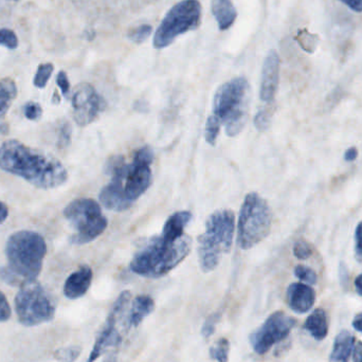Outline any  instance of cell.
Masks as SVG:
<instances>
[{
  "mask_svg": "<svg viewBox=\"0 0 362 362\" xmlns=\"http://www.w3.org/2000/svg\"><path fill=\"white\" fill-rule=\"evenodd\" d=\"M0 169L38 189H54L68 180L67 170L61 161L17 140H8L0 146Z\"/></svg>",
  "mask_w": 362,
  "mask_h": 362,
  "instance_id": "6da1fadb",
  "label": "cell"
},
{
  "mask_svg": "<svg viewBox=\"0 0 362 362\" xmlns=\"http://www.w3.org/2000/svg\"><path fill=\"white\" fill-rule=\"evenodd\" d=\"M46 255V240L37 232L29 230L15 232L6 240L8 267L0 272V276L13 285L36 280L42 272Z\"/></svg>",
  "mask_w": 362,
  "mask_h": 362,
  "instance_id": "7a4b0ae2",
  "label": "cell"
},
{
  "mask_svg": "<svg viewBox=\"0 0 362 362\" xmlns=\"http://www.w3.org/2000/svg\"><path fill=\"white\" fill-rule=\"evenodd\" d=\"M191 247V238L185 234L175 240L159 236L136 253L129 268L146 278H161L180 265L189 255Z\"/></svg>",
  "mask_w": 362,
  "mask_h": 362,
  "instance_id": "3957f363",
  "label": "cell"
},
{
  "mask_svg": "<svg viewBox=\"0 0 362 362\" xmlns=\"http://www.w3.org/2000/svg\"><path fill=\"white\" fill-rule=\"evenodd\" d=\"M234 228L235 217L232 211L219 210L210 215L206 223V232L198 238V257L202 272H213L221 257L229 252Z\"/></svg>",
  "mask_w": 362,
  "mask_h": 362,
  "instance_id": "277c9868",
  "label": "cell"
},
{
  "mask_svg": "<svg viewBox=\"0 0 362 362\" xmlns=\"http://www.w3.org/2000/svg\"><path fill=\"white\" fill-rule=\"evenodd\" d=\"M213 116L225 125L226 134L235 137L248 118V82L235 78L219 87L213 102Z\"/></svg>",
  "mask_w": 362,
  "mask_h": 362,
  "instance_id": "5b68a950",
  "label": "cell"
},
{
  "mask_svg": "<svg viewBox=\"0 0 362 362\" xmlns=\"http://www.w3.org/2000/svg\"><path fill=\"white\" fill-rule=\"evenodd\" d=\"M272 214L267 202L259 194L249 193L243 202L238 219V242L247 250L259 244L270 233Z\"/></svg>",
  "mask_w": 362,
  "mask_h": 362,
  "instance_id": "8992f818",
  "label": "cell"
},
{
  "mask_svg": "<svg viewBox=\"0 0 362 362\" xmlns=\"http://www.w3.org/2000/svg\"><path fill=\"white\" fill-rule=\"evenodd\" d=\"M64 215L76 230L71 236L72 244L93 242L107 228V218L102 214L101 206L90 198L72 200L64 210Z\"/></svg>",
  "mask_w": 362,
  "mask_h": 362,
  "instance_id": "52a82bcc",
  "label": "cell"
},
{
  "mask_svg": "<svg viewBox=\"0 0 362 362\" xmlns=\"http://www.w3.org/2000/svg\"><path fill=\"white\" fill-rule=\"evenodd\" d=\"M15 310L19 322L36 327L54 318L55 306L50 296L36 280L25 281L15 297Z\"/></svg>",
  "mask_w": 362,
  "mask_h": 362,
  "instance_id": "ba28073f",
  "label": "cell"
},
{
  "mask_svg": "<svg viewBox=\"0 0 362 362\" xmlns=\"http://www.w3.org/2000/svg\"><path fill=\"white\" fill-rule=\"evenodd\" d=\"M202 6L198 0H182L165 15L153 38V46L163 49L175 42L178 36L199 27Z\"/></svg>",
  "mask_w": 362,
  "mask_h": 362,
  "instance_id": "9c48e42d",
  "label": "cell"
},
{
  "mask_svg": "<svg viewBox=\"0 0 362 362\" xmlns=\"http://www.w3.org/2000/svg\"><path fill=\"white\" fill-rule=\"evenodd\" d=\"M295 325V319L287 316L285 313H274L251 334L249 340L253 350L257 354H266L274 344L286 339Z\"/></svg>",
  "mask_w": 362,
  "mask_h": 362,
  "instance_id": "30bf717a",
  "label": "cell"
},
{
  "mask_svg": "<svg viewBox=\"0 0 362 362\" xmlns=\"http://www.w3.org/2000/svg\"><path fill=\"white\" fill-rule=\"evenodd\" d=\"M132 295L129 291H123L122 293H120L110 310L103 329L95 340V346H93L87 362H95L103 355L107 349L112 348V346H118V344H120L121 338L117 331V325H118L119 318L127 310Z\"/></svg>",
  "mask_w": 362,
  "mask_h": 362,
  "instance_id": "8fae6325",
  "label": "cell"
},
{
  "mask_svg": "<svg viewBox=\"0 0 362 362\" xmlns=\"http://www.w3.org/2000/svg\"><path fill=\"white\" fill-rule=\"evenodd\" d=\"M74 118L76 124L87 127L91 124L105 108V101L88 83L76 86L72 95Z\"/></svg>",
  "mask_w": 362,
  "mask_h": 362,
  "instance_id": "7c38bea8",
  "label": "cell"
},
{
  "mask_svg": "<svg viewBox=\"0 0 362 362\" xmlns=\"http://www.w3.org/2000/svg\"><path fill=\"white\" fill-rule=\"evenodd\" d=\"M129 165L124 163L115 169L110 174L112 181L100 193V202L108 210L121 212L133 204V200L127 198L124 191V181L129 173Z\"/></svg>",
  "mask_w": 362,
  "mask_h": 362,
  "instance_id": "4fadbf2b",
  "label": "cell"
},
{
  "mask_svg": "<svg viewBox=\"0 0 362 362\" xmlns=\"http://www.w3.org/2000/svg\"><path fill=\"white\" fill-rule=\"evenodd\" d=\"M280 57L276 50L269 51L262 69L259 97L263 102L272 103L278 90L280 80Z\"/></svg>",
  "mask_w": 362,
  "mask_h": 362,
  "instance_id": "5bb4252c",
  "label": "cell"
},
{
  "mask_svg": "<svg viewBox=\"0 0 362 362\" xmlns=\"http://www.w3.org/2000/svg\"><path fill=\"white\" fill-rule=\"evenodd\" d=\"M153 175L150 165L132 163L125 178L124 191L127 198L136 200L146 193L152 185Z\"/></svg>",
  "mask_w": 362,
  "mask_h": 362,
  "instance_id": "9a60e30c",
  "label": "cell"
},
{
  "mask_svg": "<svg viewBox=\"0 0 362 362\" xmlns=\"http://www.w3.org/2000/svg\"><path fill=\"white\" fill-rule=\"evenodd\" d=\"M316 301V293L312 287L303 283H293L287 289L289 308L297 314L310 312Z\"/></svg>",
  "mask_w": 362,
  "mask_h": 362,
  "instance_id": "2e32d148",
  "label": "cell"
},
{
  "mask_svg": "<svg viewBox=\"0 0 362 362\" xmlns=\"http://www.w3.org/2000/svg\"><path fill=\"white\" fill-rule=\"evenodd\" d=\"M93 270L89 266H82L72 272L64 285V295L70 300L78 299L86 295L93 282Z\"/></svg>",
  "mask_w": 362,
  "mask_h": 362,
  "instance_id": "e0dca14e",
  "label": "cell"
},
{
  "mask_svg": "<svg viewBox=\"0 0 362 362\" xmlns=\"http://www.w3.org/2000/svg\"><path fill=\"white\" fill-rule=\"evenodd\" d=\"M212 13L221 31L231 28L238 17V11L232 0H213Z\"/></svg>",
  "mask_w": 362,
  "mask_h": 362,
  "instance_id": "ac0fdd59",
  "label": "cell"
},
{
  "mask_svg": "<svg viewBox=\"0 0 362 362\" xmlns=\"http://www.w3.org/2000/svg\"><path fill=\"white\" fill-rule=\"evenodd\" d=\"M191 218L192 214L187 211L174 213L165 223L161 236L167 240H177L183 235L185 228L187 227Z\"/></svg>",
  "mask_w": 362,
  "mask_h": 362,
  "instance_id": "d6986e66",
  "label": "cell"
},
{
  "mask_svg": "<svg viewBox=\"0 0 362 362\" xmlns=\"http://www.w3.org/2000/svg\"><path fill=\"white\" fill-rule=\"evenodd\" d=\"M155 308L154 300L148 296L142 295L138 296L135 300H134L133 305L131 308V314L129 316V327H137L141 325L142 321L152 314L153 310Z\"/></svg>",
  "mask_w": 362,
  "mask_h": 362,
  "instance_id": "ffe728a7",
  "label": "cell"
},
{
  "mask_svg": "<svg viewBox=\"0 0 362 362\" xmlns=\"http://www.w3.org/2000/svg\"><path fill=\"white\" fill-rule=\"evenodd\" d=\"M355 338L348 331H342L338 334L334 342L333 351H332L329 361L331 362H348L354 349Z\"/></svg>",
  "mask_w": 362,
  "mask_h": 362,
  "instance_id": "44dd1931",
  "label": "cell"
},
{
  "mask_svg": "<svg viewBox=\"0 0 362 362\" xmlns=\"http://www.w3.org/2000/svg\"><path fill=\"white\" fill-rule=\"evenodd\" d=\"M304 329H306L318 341L325 339L329 333L327 313L321 308L315 310L306 319Z\"/></svg>",
  "mask_w": 362,
  "mask_h": 362,
  "instance_id": "7402d4cb",
  "label": "cell"
},
{
  "mask_svg": "<svg viewBox=\"0 0 362 362\" xmlns=\"http://www.w3.org/2000/svg\"><path fill=\"white\" fill-rule=\"evenodd\" d=\"M17 86L10 78L0 80V119L6 116L14 100L16 99Z\"/></svg>",
  "mask_w": 362,
  "mask_h": 362,
  "instance_id": "603a6c76",
  "label": "cell"
},
{
  "mask_svg": "<svg viewBox=\"0 0 362 362\" xmlns=\"http://www.w3.org/2000/svg\"><path fill=\"white\" fill-rule=\"evenodd\" d=\"M230 342L227 338H221L212 348L210 349L211 358L217 362L229 361Z\"/></svg>",
  "mask_w": 362,
  "mask_h": 362,
  "instance_id": "cb8c5ba5",
  "label": "cell"
},
{
  "mask_svg": "<svg viewBox=\"0 0 362 362\" xmlns=\"http://www.w3.org/2000/svg\"><path fill=\"white\" fill-rule=\"evenodd\" d=\"M53 70H54V66L51 63L42 64L38 66L37 71L34 76V86L37 88H45L52 76Z\"/></svg>",
  "mask_w": 362,
  "mask_h": 362,
  "instance_id": "d4e9b609",
  "label": "cell"
},
{
  "mask_svg": "<svg viewBox=\"0 0 362 362\" xmlns=\"http://www.w3.org/2000/svg\"><path fill=\"white\" fill-rule=\"evenodd\" d=\"M221 123L219 122L218 119L215 118L214 116H210L206 120V131H204V138L206 141L210 146H215L216 144L217 137H218L219 132H221Z\"/></svg>",
  "mask_w": 362,
  "mask_h": 362,
  "instance_id": "484cf974",
  "label": "cell"
},
{
  "mask_svg": "<svg viewBox=\"0 0 362 362\" xmlns=\"http://www.w3.org/2000/svg\"><path fill=\"white\" fill-rule=\"evenodd\" d=\"M81 351L78 346L61 348L54 353V358L59 362H74L80 356Z\"/></svg>",
  "mask_w": 362,
  "mask_h": 362,
  "instance_id": "4316f807",
  "label": "cell"
},
{
  "mask_svg": "<svg viewBox=\"0 0 362 362\" xmlns=\"http://www.w3.org/2000/svg\"><path fill=\"white\" fill-rule=\"evenodd\" d=\"M23 115L30 121H38L42 116V108L37 102L30 101L23 105Z\"/></svg>",
  "mask_w": 362,
  "mask_h": 362,
  "instance_id": "83f0119b",
  "label": "cell"
},
{
  "mask_svg": "<svg viewBox=\"0 0 362 362\" xmlns=\"http://www.w3.org/2000/svg\"><path fill=\"white\" fill-rule=\"evenodd\" d=\"M153 28L150 25H142L140 27L136 28L133 31L129 32V40H133L134 42L141 44L144 40H148L152 34Z\"/></svg>",
  "mask_w": 362,
  "mask_h": 362,
  "instance_id": "f1b7e54d",
  "label": "cell"
},
{
  "mask_svg": "<svg viewBox=\"0 0 362 362\" xmlns=\"http://www.w3.org/2000/svg\"><path fill=\"white\" fill-rule=\"evenodd\" d=\"M295 276L302 282H305L310 285L316 284L317 280H318L316 272L303 265H299L295 268Z\"/></svg>",
  "mask_w": 362,
  "mask_h": 362,
  "instance_id": "f546056e",
  "label": "cell"
},
{
  "mask_svg": "<svg viewBox=\"0 0 362 362\" xmlns=\"http://www.w3.org/2000/svg\"><path fill=\"white\" fill-rule=\"evenodd\" d=\"M0 46L6 47L11 50L16 49L18 47V38L16 34L12 30L0 28Z\"/></svg>",
  "mask_w": 362,
  "mask_h": 362,
  "instance_id": "4dcf8cb0",
  "label": "cell"
},
{
  "mask_svg": "<svg viewBox=\"0 0 362 362\" xmlns=\"http://www.w3.org/2000/svg\"><path fill=\"white\" fill-rule=\"evenodd\" d=\"M313 252H314V249H313L312 245L306 240H298L293 246V255L299 259H310Z\"/></svg>",
  "mask_w": 362,
  "mask_h": 362,
  "instance_id": "1f68e13d",
  "label": "cell"
},
{
  "mask_svg": "<svg viewBox=\"0 0 362 362\" xmlns=\"http://www.w3.org/2000/svg\"><path fill=\"white\" fill-rule=\"evenodd\" d=\"M153 160H154V152L150 146H144V148L137 151L135 157H134L133 163L151 165Z\"/></svg>",
  "mask_w": 362,
  "mask_h": 362,
  "instance_id": "d6a6232c",
  "label": "cell"
},
{
  "mask_svg": "<svg viewBox=\"0 0 362 362\" xmlns=\"http://www.w3.org/2000/svg\"><path fill=\"white\" fill-rule=\"evenodd\" d=\"M272 122V112L268 110H261L255 117V125L259 131L264 132L269 127Z\"/></svg>",
  "mask_w": 362,
  "mask_h": 362,
  "instance_id": "836d02e7",
  "label": "cell"
},
{
  "mask_svg": "<svg viewBox=\"0 0 362 362\" xmlns=\"http://www.w3.org/2000/svg\"><path fill=\"white\" fill-rule=\"evenodd\" d=\"M71 127H70L69 123H63L59 127V137H57V140H59L57 144H59V148H64L69 146L70 141H71Z\"/></svg>",
  "mask_w": 362,
  "mask_h": 362,
  "instance_id": "e575fe53",
  "label": "cell"
},
{
  "mask_svg": "<svg viewBox=\"0 0 362 362\" xmlns=\"http://www.w3.org/2000/svg\"><path fill=\"white\" fill-rule=\"evenodd\" d=\"M221 320V315L219 314H213L206 319L204 325H202V334L206 339L210 338L211 336L214 334L215 327H216L217 323Z\"/></svg>",
  "mask_w": 362,
  "mask_h": 362,
  "instance_id": "d590c367",
  "label": "cell"
},
{
  "mask_svg": "<svg viewBox=\"0 0 362 362\" xmlns=\"http://www.w3.org/2000/svg\"><path fill=\"white\" fill-rule=\"evenodd\" d=\"M57 86L61 89L62 93L64 97H69L70 93V82L68 80L67 74L65 71H59L57 76Z\"/></svg>",
  "mask_w": 362,
  "mask_h": 362,
  "instance_id": "8d00e7d4",
  "label": "cell"
},
{
  "mask_svg": "<svg viewBox=\"0 0 362 362\" xmlns=\"http://www.w3.org/2000/svg\"><path fill=\"white\" fill-rule=\"evenodd\" d=\"M11 308L8 305V300L2 291H0V322L8 321L11 318Z\"/></svg>",
  "mask_w": 362,
  "mask_h": 362,
  "instance_id": "74e56055",
  "label": "cell"
},
{
  "mask_svg": "<svg viewBox=\"0 0 362 362\" xmlns=\"http://www.w3.org/2000/svg\"><path fill=\"white\" fill-rule=\"evenodd\" d=\"M355 257L357 261L362 262V221L358 223L355 231Z\"/></svg>",
  "mask_w": 362,
  "mask_h": 362,
  "instance_id": "f35d334b",
  "label": "cell"
},
{
  "mask_svg": "<svg viewBox=\"0 0 362 362\" xmlns=\"http://www.w3.org/2000/svg\"><path fill=\"white\" fill-rule=\"evenodd\" d=\"M340 1L355 12H362V0H340Z\"/></svg>",
  "mask_w": 362,
  "mask_h": 362,
  "instance_id": "ab89813d",
  "label": "cell"
},
{
  "mask_svg": "<svg viewBox=\"0 0 362 362\" xmlns=\"http://www.w3.org/2000/svg\"><path fill=\"white\" fill-rule=\"evenodd\" d=\"M357 156H358V150H357L355 146H353V148H349V150L344 153V160L352 163V161H354L355 159L357 158Z\"/></svg>",
  "mask_w": 362,
  "mask_h": 362,
  "instance_id": "60d3db41",
  "label": "cell"
},
{
  "mask_svg": "<svg viewBox=\"0 0 362 362\" xmlns=\"http://www.w3.org/2000/svg\"><path fill=\"white\" fill-rule=\"evenodd\" d=\"M353 362H362V342L358 341L353 351Z\"/></svg>",
  "mask_w": 362,
  "mask_h": 362,
  "instance_id": "b9f144b4",
  "label": "cell"
},
{
  "mask_svg": "<svg viewBox=\"0 0 362 362\" xmlns=\"http://www.w3.org/2000/svg\"><path fill=\"white\" fill-rule=\"evenodd\" d=\"M8 216V206L4 202H0V223H4Z\"/></svg>",
  "mask_w": 362,
  "mask_h": 362,
  "instance_id": "7bdbcfd3",
  "label": "cell"
},
{
  "mask_svg": "<svg viewBox=\"0 0 362 362\" xmlns=\"http://www.w3.org/2000/svg\"><path fill=\"white\" fill-rule=\"evenodd\" d=\"M353 327H354L357 332L362 334V313L355 317L354 320H353Z\"/></svg>",
  "mask_w": 362,
  "mask_h": 362,
  "instance_id": "ee69618b",
  "label": "cell"
},
{
  "mask_svg": "<svg viewBox=\"0 0 362 362\" xmlns=\"http://www.w3.org/2000/svg\"><path fill=\"white\" fill-rule=\"evenodd\" d=\"M355 288H356L357 293L362 297V274H359L355 280Z\"/></svg>",
  "mask_w": 362,
  "mask_h": 362,
  "instance_id": "f6af8a7d",
  "label": "cell"
},
{
  "mask_svg": "<svg viewBox=\"0 0 362 362\" xmlns=\"http://www.w3.org/2000/svg\"><path fill=\"white\" fill-rule=\"evenodd\" d=\"M14 1H16V0H14Z\"/></svg>",
  "mask_w": 362,
  "mask_h": 362,
  "instance_id": "bcb514c9",
  "label": "cell"
}]
</instances>
